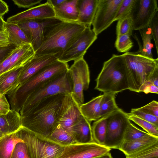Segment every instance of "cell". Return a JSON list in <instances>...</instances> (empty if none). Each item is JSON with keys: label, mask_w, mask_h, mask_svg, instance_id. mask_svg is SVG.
<instances>
[{"label": "cell", "mask_w": 158, "mask_h": 158, "mask_svg": "<svg viewBox=\"0 0 158 158\" xmlns=\"http://www.w3.org/2000/svg\"><path fill=\"white\" fill-rule=\"evenodd\" d=\"M60 21L54 18L28 20L17 24L25 34L35 52L42 44L46 28Z\"/></svg>", "instance_id": "obj_13"}, {"label": "cell", "mask_w": 158, "mask_h": 158, "mask_svg": "<svg viewBox=\"0 0 158 158\" xmlns=\"http://www.w3.org/2000/svg\"><path fill=\"white\" fill-rule=\"evenodd\" d=\"M146 81H148L153 85L158 87V68L156 69L151 74Z\"/></svg>", "instance_id": "obj_46"}, {"label": "cell", "mask_w": 158, "mask_h": 158, "mask_svg": "<svg viewBox=\"0 0 158 158\" xmlns=\"http://www.w3.org/2000/svg\"><path fill=\"white\" fill-rule=\"evenodd\" d=\"M126 63L123 54H113L104 62L102 68L96 79L94 89L103 93L115 94L129 90L126 74Z\"/></svg>", "instance_id": "obj_4"}, {"label": "cell", "mask_w": 158, "mask_h": 158, "mask_svg": "<svg viewBox=\"0 0 158 158\" xmlns=\"http://www.w3.org/2000/svg\"><path fill=\"white\" fill-rule=\"evenodd\" d=\"M16 47L10 44L7 47H0V63L6 58Z\"/></svg>", "instance_id": "obj_44"}, {"label": "cell", "mask_w": 158, "mask_h": 158, "mask_svg": "<svg viewBox=\"0 0 158 158\" xmlns=\"http://www.w3.org/2000/svg\"><path fill=\"white\" fill-rule=\"evenodd\" d=\"M136 0H123L117 10L114 21L130 15Z\"/></svg>", "instance_id": "obj_37"}, {"label": "cell", "mask_w": 158, "mask_h": 158, "mask_svg": "<svg viewBox=\"0 0 158 158\" xmlns=\"http://www.w3.org/2000/svg\"><path fill=\"white\" fill-rule=\"evenodd\" d=\"M9 11V7L4 1L0 0V16L2 17Z\"/></svg>", "instance_id": "obj_47"}, {"label": "cell", "mask_w": 158, "mask_h": 158, "mask_svg": "<svg viewBox=\"0 0 158 158\" xmlns=\"http://www.w3.org/2000/svg\"><path fill=\"white\" fill-rule=\"evenodd\" d=\"M97 38V35L87 26L81 35L58 58L59 61L67 63L83 58L87 50Z\"/></svg>", "instance_id": "obj_10"}, {"label": "cell", "mask_w": 158, "mask_h": 158, "mask_svg": "<svg viewBox=\"0 0 158 158\" xmlns=\"http://www.w3.org/2000/svg\"><path fill=\"white\" fill-rule=\"evenodd\" d=\"M98 0H78L77 23L86 26L92 24Z\"/></svg>", "instance_id": "obj_21"}, {"label": "cell", "mask_w": 158, "mask_h": 158, "mask_svg": "<svg viewBox=\"0 0 158 158\" xmlns=\"http://www.w3.org/2000/svg\"><path fill=\"white\" fill-rule=\"evenodd\" d=\"M86 26L77 23L64 21L48 26L45 29L42 44L35 55H54L58 59Z\"/></svg>", "instance_id": "obj_2"}, {"label": "cell", "mask_w": 158, "mask_h": 158, "mask_svg": "<svg viewBox=\"0 0 158 158\" xmlns=\"http://www.w3.org/2000/svg\"><path fill=\"white\" fill-rule=\"evenodd\" d=\"M148 135L147 132L138 128L130 122L126 129L123 142L137 139Z\"/></svg>", "instance_id": "obj_35"}, {"label": "cell", "mask_w": 158, "mask_h": 158, "mask_svg": "<svg viewBox=\"0 0 158 158\" xmlns=\"http://www.w3.org/2000/svg\"><path fill=\"white\" fill-rule=\"evenodd\" d=\"M143 92L145 94L149 93L158 94V87H157L148 81H146L141 87L139 93Z\"/></svg>", "instance_id": "obj_43"}, {"label": "cell", "mask_w": 158, "mask_h": 158, "mask_svg": "<svg viewBox=\"0 0 158 158\" xmlns=\"http://www.w3.org/2000/svg\"><path fill=\"white\" fill-rule=\"evenodd\" d=\"M21 136L30 158H58L64 148L23 126Z\"/></svg>", "instance_id": "obj_7"}, {"label": "cell", "mask_w": 158, "mask_h": 158, "mask_svg": "<svg viewBox=\"0 0 158 158\" xmlns=\"http://www.w3.org/2000/svg\"><path fill=\"white\" fill-rule=\"evenodd\" d=\"M67 63L57 60L45 66L21 85L7 94L11 109L19 112L27 96L36 89L69 69Z\"/></svg>", "instance_id": "obj_3"}, {"label": "cell", "mask_w": 158, "mask_h": 158, "mask_svg": "<svg viewBox=\"0 0 158 158\" xmlns=\"http://www.w3.org/2000/svg\"><path fill=\"white\" fill-rule=\"evenodd\" d=\"M128 34L120 35L116 37L114 46L117 50L120 52H127L133 47V43Z\"/></svg>", "instance_id": "obj_36"}, {"label": "cell", "mask_w": 158, "mask_h": 158, "mask_svg": "<svg viewBox=\"0 0 158 158\" xmlns=\"http://www.w3.org/2000/svg\"><path fill=\"white\" fill-rule=\"evenodd\" d=\"M73 83L72 94L80 105L83 104V91L89 88L90 81L88 64L83 58L74 61L68 69Z\"/></svg>", "instance_id": "obj_9"}, {"label": "cell", "mask_w": 158, "mask_h": 158, "mask_svg": "<svg viewBox=\"0 0 158 158\" xmlns=\"http://www.w3.org/2000/svg\"><path fill=\"white\" fill-rule=\"evenodd\" d=\"M5 21L3 20L2 17L0 16V32L5 31Z\"/></svg>", "instance_id": "obj_50"}, {"label": "cell", "mask_w": 158, "mask_h": 158, "mask_svg": "<svg viewBox=\"0 0 158 158\" xmlns=\"http://www.w3.org/2000/svg\"><path fill=\"white\" fill-rule=\"evenodd\" d=\"M3 136V135L2 133V132L0 130V138H1V137H2Z\"/></svg>", "instance_id": "obj_53"}, {"label": "cell", "mask_w": 158, "mask_h": 158, "mask_svg": "<svg viewBox=\"0 0 158 158\" xmlns=\"http://www.w3.org/2000/svg\"><path fill=\"white\" fill-rule=\"evenodd\" d=\"M126 158H158V142L126 156Z\"/></svg>", "instance_id": "obj_32"}, {"label": "cell", "mask_w": 158, "mask_h": 158, "mask_svg": "<svg viewBox=\"0 0 158 158\" xmlns=\"http://www.w3.org/2000/svg\"><path fill=\"white\" fill-rule=\"evenodd\" d=\"M10 44L8 35L6 31L0 32V47H7Z\"/></svg>", "instance_id": "obj_45"}, {"label": "cell", "mask_w": 158, "mask_h": 158, "mask_svg": "<svg viewBox=\"0 0 158 158\" xmlns=\"http://www.w3.org/2000/svg\"><path fill=\"white\" fill-rule=\"evenodd\" d=\"M80 105L71 94H66L64 101L63 109L58 127L67 131H71L73 125L81 115Z\"/></svg>", "instance_id": "obj_17"}, {"label": "cell", "mask_w": 158, "mask_h": 158, "mask_svg": "<svg viewBox=\"0 0 158 158\" xmlns=\"http://www.w3.org/2000/svg\"><path fill=\"white\" fill-rule=\"evenodd\" d=\"M133 30L132 19L130 15L118 20L116 27V37L126 34L131 36Z\"/></svg>", "instance_id": "obj_33"}, {"label": "cell", "mask_w": 158, "mask_h": 158, "mask_svg": "<svg viewBox=\"0 0 158 158\" xmlns=\"http://www.w3.org/2000/svg\"><path fill=\"white\" fill-rule=\"evenodd\" d=\"M128 114L138 117L158 127V117L141 111L138 108L132 109Z\"/></svg>", "instance_id": "obj_38"}, {"label": "cell", "mask_w": 158, "mask_h": 158, "mask_svg": "<svg viewBox=\"0 0 158 158\" xmlns=\"http://www.w3.org/2000/svg\"><path fill=\"white\" fill-rule=\"evenodd\" d=\"M21 127L16 131L0 138V158H10L16 144L24 142L21 136Z\"/></svg>", "instance_id": "obj_23"}, {"label": "cell", "mask_w": 158, "mask_h": 158, "mask_svg": "<svg viewBox=\"0 0 158 158\" xmlns=\"http://www.w3.org/2000/svg\"><path fill=\"white\" fill-rule=\"evenodd\" d=\"M57 60V57L54 55H35L22 67L16 87L22 85L43 67Z\"/></svg>", "instance_id": "obj_16"}, {"label": "cell", "mask_w": 158, "mask_h": 158, "mask_svg": "<svg viewBox=\"0 0 158 158\" xmlns=\"http://www.w3.org/2000/svg\"><path fill=\"white\" fill-rule=\"evenodd\" d=\"M65 1V0H48L47 2L53 7L59 5Z\"/></svg>", "instance_id": "obj_49"}, {"label": "cell", "mask_w": 158, "mask_h": 158, "mask_svg": "<svg viewBox=\"0 0 158 158\" xmlns=\"http://www.w3.org/2000/svg\"><path fill=\"white\" fill-rule=\"evenodd\" d=\"M10 110V105L0 102V115L6 114Z\"/></svg>", "instance_id": "obj_48"}, {"label": "cell", "mask_w": 158, "mask_h": 158, "mask_svg": "<svg viewBox=\"0 0 158 158\" xmlns=\"http://www.w3.org/2000/svg\"><path fill=\"white\" fill-rule=\"evenodd\" d=\"M19 8H29L40 3L41 0H12Z\"/></svg>", "instance_id": "obj_42"}, {"label": "cell", "mask_w": 158, "mask_h": 158, "mask_svg": "<svg viewBox=\"0 0 158 158\" xmlns=\"http://www.w3.org/2000/svg\"><path fill=\"white\" fill-rule=\"evenodd\" d=\"M154 41L157 54L158 53V10L155 13L148 25Z\"/></svg>", "instance_id": "obj_39"}, {"label": "cell", "mask_w": 158, "mask_h": 158, "mask_svg": "<svg viewBox=\"0 0 158 158\" xmlns=\"http://www.w3.org/2000/svg\"><path fill=\"white\" fill-rule=\"evenodd\" d=\"M123 55L126 63V74L129 90L139 93L141 87L158 68V58L148 57L138 52H127Z\"/></svg>", "instance_id": "obj_5"}, {"label": "cell", "mask_w": 158, "mask_h": 158, "mask_svg": "<svg viewBox=\"0 0 158 158\" xmlns=\"http://www.w3.org/2000/svg\"><path fill=\"white\" fill-rule=\"evenodd\" d=\"M139 31L142 39L143 46L138 52L147 57L153 58L152 53L153 45L151 43L153 37L150 28L148 27Z\"/></svg>", "instance_id": "obj_31"}, {"label": "cell", "mask_w": 158, "mask_h": 158, "mask_svg": "<svg viewBox=\"0 0 158 158\" xmlns=\"http://www.w3.org/2000/svg\"><path fill=\"white\" fill-rule=\"evenodd\" d=\"M130 122L127 114L120 108L109 115L104 145L111 149H118Z\"/></svg>", "instance_id": "obj_8"}, {"label": "cell", "mask_w": 158, "mask_h": 158, "mask_svg": "<svg viewBox=\"0 0 158 158\" xmlns=\"http://www.w3.org/2000/svg\"><path fill=\"white\" fill-rule=\"evenodd\" d=\"M111 150L95 142L76 143L64 147L58 158H94L110 153Z\"/></svg>", "instance_id": "obj_12"}, {"label": "cell", "mask_w": 158, "mask_h": 158, "mask_svg": "<svg viewBox=\"0 0 158 158\" xmlns=\"http://www.w3.org/2000/svg\"><path fill=\"white\" fill-rule=\"evenodd\" d=\"M157 142L158 137L149 134L139 139L123 142L118 149L126 156Z\"/></svg>", "instance_id": "obj_24"}, {"label": "cell", "mask_w": 158, "mask_h": 158, "mask_svg": "<svg viewBox=\"0 0 158 158\" xmlns=\"http://www.w3.org/2000/svg\"><path fill=\"white\" fill-rule=\"evenodd\" d=\"M158 10L156 0H136L130 14L134 30H139L148 27Z\"/></svg>", "instance_id": "obj_14"}, {"label": "cell", "mask_w": 158, "mask_h": 158, "mask_svg": "<svg viewBox=\"0 0 158 158\" xmlns=\"http://www.w3.org/2000/svg\"><path fill=\"white\" fill-rule=\"evenodd\" d=\"M65 94H58L41 100L21 116L22 126L47 138L59 125Z\"/></svg>", "instance_id": "obj_1"}, {"label": "cell", "mask_w": 158, "mask_h": 158, "mask_svg": "<svg viewBox=\"0 0 158 158\" xmlns=\"http://www.w3.org/2000/svg\"><path fill=\"white\" fill-rule=\"evenodd\" d=\"M94 158H113L110 152L102 156Z\"/></svg>", "instance_id": "obj_52"}, {"label": "cell", "mask_w": 158, "mask_h": 158, "mask_svg": "<svg viewBox=\"0 0 158 158\" xmlns=\"http://www.w3.org/2000/svg\"><path fill=\"white\" fill-rule=\"evenodd\" d=\"M139 110L158 117V102L153 100L145 106L138 108Z\"/></svg>", "instance_id": "obj_41"}, {"label": "cell", "mask_w": 158, "mask_h": 158, "mask_svg": "<svg viewBox=\"0 0 158 158\" xmlns=\"http://www.w3.org/2000/svg\"><path fill=\"white\" fill-rule=\"evenodd\" d=\"M55 18L52 6L48 2L8 18L6 22L17 23L21 21L34 19Z\"/></svg>", "instance_id": "obj_15"}, {"label": "cell", "mask_w": 158, "mask_h": 158, "mask_svg": "<svg viewBox=\"0 0 158 158\" xmlns=\"http://www.w3.org/2000/svg\"><path fill=\"white\" fill-rule=\"evenodd\" d=\"M10 158H30L24 142H19L16 144Z\"/></svg>", "instance_id": "obj_40"}, {"label": "cell", "mask_w": 158, "mask_h": 158, "mask_svg": "<svg viewBox=\"0 0 158 158\" xmlns=\"http://www.w3.org/2000/svg\"><path fill=\"white\" fill-rule=\"evenodd\" d=\"M78 1V0H65L61 4L53 7L55 18L61 21L77 23Z\"/></svg>", "instance_id": "obj_19"}, {"label": "cell", "mask_w": 158, "mask_h": 158, "mask_svg": "<svg viewBox=\"0 0 158 158\" xmlns=\"http://www.w3.org/2000/svg\"><path fill=\"white\" fill-rule=\"evenodd\" d=\"M127 114L130 120L140 126L149 134L158 137V127L138 117Z\"/></svg>", "instance_id": "obj_34"}, {"label": "cell", "mask_w": 158, "mask_h": 158, "mask_svg": "<svg viewBox=\"0 0 158 158\" xmlns=\"http://www.w3.org/2000/svg\"><path fill=\"white\" fill-rule=\"evenodd\" d=\"M100 104L101 118L106 116L119 108L115 101V94L103 93Z\"/></svg>", "instance_id": "obj_30"}, {"label": "cell", "mask_w": 158, "mask_h": 158, "mask_svg": "<svg viewBox=\"0 0 158 158\" xmlns=\"http://www.w3.org/2000/svg\"><path fill=\"white\" fill-rule=\"evenodd\" d=\"M22 126L19 112L10 109L6 114L0 115V129L3 136L16 131Z\"/></svg>", "instance_id": "obj_22"}, {"label": "cell", "mask_w": 158, "mask_h": 158, "mask_svg": "<svg viewBox=\"0 0 158 158\" xmlns=\"http://www.w3.org/2000/svg\"><path fill=\"white\" fill-rule=\"evenodd\" d=\"M108 116L94 121L91 126L94 140L97 143L104 145L107 131Z\"/></svg>", "instance_id": "obj_29"}, {"label": "cell", "mask_w": 158, "mask_h": 158, "mask_svg": "<svg viewBox=\"0 0 158 158\" xmlns=\"http://www.w3.org/2000/svg\"><path fill=\"white\" fill-rule=\"evenodd\" d=\"M102 96L103 95H99L80 105L81 114L90 123L101 118L100 104Z\"/></svg>", "instance_id": "obj_25"}, {"label": "cell", "mask_w": 158, "mask_h": 158, "mask_svg": "<svg viewBox=\"0 0 158 158\" xmlns=\"http://www.w3.org/2000/svg\"><path fill=\"white\" fill-rule=\"evenodd\" d=\"M47 138L64 147L77 143L71 131L66 130L58 126Z\"/></svg>", "instance_id": "obj_28"}, {"label": "cell", "mask_w": 158, "mask_h": 158, "mask_svg": "<svg viewBox=\"0 0 158 158\" xmlns=\"http://www.w3.org/2000/svg\"><path fill=\"white\" fill-rule=\"evenodd\" d=\"M90 123L81 114L72 126L71 131L77 143L94 142L92 136Z\"/></svg>", "instance_id": "obj_20"}, {"label": "cell", "mask_w": 158, "mask_h": 158, "mask_svg": "<svg viewBox=\"0 0 158 158\" xmlns=\"http://www.w3.org/2000/svg\"><path fill=\"white\" fill-rule=\"evenodd\" d=\"M5 27L10 44L18 47L25 44H30L25 34L17 23L5 21Z\"/></svg>", "instance_id": "obj_27"}, {"label": "cell", "mask_w": 158, "mask_h": 158, "mask_svg": "<svg viewBox=\"0 0 158 158\" xmlns=\"http://www.w3.org/2000/svg\"><path fill=\"white\" fill-rule=\"evenodd\" d=\"M22 67L5 72L0 75V95L7 94L15 89Z\"/></svg>", "instance_id": "obj_26"}, {"label": "cell", "mask_w": 158, "mask_h": 158, "mask_svg": "<svg viewBox=\"0 0 158 158\" xmlns=\"http://www.w3.org/2000/svg\"><path fill=\"white\" fill-rule=\"evenodd\" d=\"M73 89V83L68 70L48 81L29 94L19 111L21 116L43 99L58 94H71Z\"/></svg>", "instance_id": "obj_6"}, {"label": "cell", "mask_w": 158, "mask_h": 158, "mask_svg": "<svg viewBox=\"0 0 158 158\" xmlns=\"http://www.w3.org/2000/svg\"><path fill=\"white\" fill-rule=\"evenodd\" d=\"M0 102L7 105L9 104L5 95L2 96L0 95Z\"/></svg>", "instance_id": "obj_51"}, {"label": "cell", "mask_w": 158, "mask_h": 158, "mask_svg": "<svg viewBox=\"0 0 158 158\" xmlns=\"http://www.w3.org/2000/svg\"><path fill=\"white\" fill-rule=\"evenodd\" d=\"M35 53L31 44H25L16 47L11 55L6 72L23 67L32 59Z\"/></svg>", "instance_id": "obj_18"}, {"label": "cell", "mask_w": 158, "mask_h": 158, "mask_svg": "<svg viewBox=\"0 0 158 158\" xmlns=\"http://www.w3.org/2000/svg\"><path fill=\"white\" fill-rule=\"evenodd\" d=\"M123 0H98L96 14L92 23L97 35L114 22L117 10Z\"/></svg>", "instance_id": "obj_11"}]
</instances>
